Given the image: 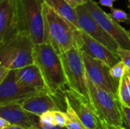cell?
Returning a JSON list of instances; mask_svg holds the SVG:
<instances>
[{"instance_id": "cell-1", "label": "cell", "mask_w": 130, "mask_h": 129, "mask_svg": "<svg viewBox=\"0 0 130 129\" xmlns=\"http://www.w3.org/2000/svg\"><path fill=\"white\" fill-rule=\"evenodd\" d=\"M34 61L43 76L46 89L50 94H58L68 85L61 56L47 43L34 45Z\"/></svg>"}, {"instance_id": "cell-2", "label": "cell", "mask_w": 130, "mask_h": 129, "mask_svg": "<svg viewBox=\"0 0 130 129\" xmlns=\"http://www.w3.org/2000/svg\"><path fill=\"white\" fill-rule=\"evenodd\" d=\"M43 42L50 43L59 55L67 52L76 45L75 30L65 18L47 4H43Z\"/></svg>"}, {"instance_id": "cell-3", "label": "cell", "mask_w": 130, "mask_h": 129, "mask_svg": "<svg viewBox=\"0 0 130 129\" xmlns=\"http://www.w3.org/2000/svg\"><path fill=\"white\" fill-rule=\"evenodd\" d=\"M34 47L30 36L19 32L7 42L0 44V66L16 70L34 64Z\"/></svg>"}, {"instance_id": "cell-4", "label": "cell", "mask_w": 130, "mask_h": 129, "mask_svg": "<svg viewBox=\"0 0 130 129\" xmlns=\"http://www.w3.org/2000/svg\"><path fill=\"white\" fill-rule=\"evenodd\" d=\"M60 56L69 90L78 94L92 105L88 77L81 51L75 46Z\"/></svg>"}, {"instance_id": "cell-5", "label": "cell", "mask_w": 130, "mask_h": 129, "mask_svg": "<svg viewBox=\"0 0 130 129\" xmlns=\"http://www.w3.org/2000/svg\"><path fill=\"white\" fill-rule=\"evenodd\" d=\"M43 0H18L19 30L27 33L34 45L43 42Z\"/></svg>"}, {"instance_id": "cell-6", "label": "cell", "mask_w": 130, "mask_h": 129, "mask_svg": "<svg viewBox=\"0 0 130 129\" xmlns=\"http://www.w3.org/2000/svg\"><path fill=\"white\" fill-rule=\"evenodd\" d=\"M88 84L91 94L92 106L100 122L117 127H123L121 103L106 90L94 84L88 78Z\"/></svg>"}, {"instance_id": "cell-7", "label": "cell", "mask_w": 130, "mask_h": 129, "mask_svg": "<svg viewBox=\"0 0 130 129\" xmlns=\"http://www.w3.org/2000/svg\"><path fill=\"white\" fill-rule=\"evenodd\" d=\"M84 6L102 28L117 41L120 47L130 49L129 31L120 26L110 14L101 9L95 1L88 0Z\"/></svg>"}, {"instance_id": "cell-8", "label": "cell", "mask_w": 130, "mask_h": 129, "mask_svg": "<svg viewBox=\"0 0 130 129\" xmlns=\"http://www.w3.org/2000/svg\"><path fill=\"white\" fill-rule=\"evenodd\" d=\"M81 52L88 79L114 97L118 98V86L110 75V67L101 60L92 58L85 52Z\"/></svg>"}, {"instance_id": "cell-9", "label": "cell", "mask_w": 130, "mask_h": 129, "mask_svg": "<svg viewBox=\"0 0 130 129\" xmlns=\"http://www.w3.org/2000/svg\"><path fill=\"white\" fill-rule=\"evenodd\" d=\"M75 47L91 57L101 60L110 67L120 61L117 53L111 51L104 44L81 30H78L76 33Z\"/></svg>"}, {"instance_id": "cell-10", "label": "cell", "mask_w": 130, "mask_h": 129, "mask_svg": "<svg viewBox=\"0 0 130 129\" xmlns=\"http://www.w3.org/2000/svg\"><path fill=\"white\" fill-rule=\"evenodd\" d=\"M75 11L80 30L104 44L111 51L117 53V49L120 46L117 41L102 28L85 7L84 5L79 6L75 8Z\"/></svg>"}, {"instance_id": "cell-11", "label": "cell", "mask_w": 130, "mask_h": 129, "mask_svg": "<svg viewBox=\"0 0 130 129\" xmlns=\"http://www.w3.org/2000/svg\"><path fill=\"white\" fill-rule=\"evenodd\" d=\"M41 93L21 84L17 79L15 70H11L0 82V106L11 103H21L24 100Z\"/></svg>"}, {"instance_id": "cell-12", "label": "cell", "mask_w": 130, "mask_h": 129, "mask_svg": "<svg viewBox=\"0 0 130 129\" xmlns=\"http://www.w3.org/2000/svg\"><path fill=\"white\" fill-rule=\"evenodd\" d=\"M59 94L41 92L22 101L20 104L24 109L33 114L40 116L48 111H66V103L62 102Z\"/></svg>"}, {"instance_id": "cell-13", "label": "cell", "mask_w": 130, "mask_h": 129, "mask_svg": "<svg viewBox=\"0 0 130 129\" xmlns=\"http://www.w3.org/2000/svg\"><path fill=\"white\" fill-rule=\"evenodd\" d=\"M19 32L17 5L7 1H0V44Z\"/></svg>"}, {"instance_id": "cell-14", "label": "cell", "mask_w": 130, "mask_h": 129, "mask_svg": "<svg viewBox=\"0 0 130 129\" xmlns=\"http://www.w3.org/2000/svg\"><path fill=\"white\" fill-rule=\"evenodd\" d=\"M0 117L26 129H31L40 119L39 116L26 111L18 103L1 105Z\"/></svg>"}, {"instance_id": "cell-15", "label": "cell", "mask_w": 130, "mask_h": 129, "mask_svg": "<svg viewBox=\"0 0 130 129\" xmlns=\"http://www.w3.org/2000/svg\"><path fill=\"white\" fill-rule=\"evenodd\" d=\"M66 95L69 97L72 106L87 128H94L101 125L94 109L88 101L78 94L70 90L66 91Z\"/></svg>"}, {"instance_id": "cell-16", "label": "cell", "mask_w": 130, "mask_h": 129, "mask_svg": "<svg viewBox=\"0 0 130 129\" xmlns=\"http://www.w3.org/2000/svg\"><path fill=\"white\" fill-rule=\"evenodd\" d=\"M15 73L18 81L21 84L34 88L40 92L48 91L41 72L36 64L34 63L16 69Z\"/></svg>"}, {"instance_id": "cell-17", "label": "cell", "mask_w": 130, "mask_h": 129, "mask_svg": "<svg viewBox=\"0 0 130 129\" xmlns=\"http://www.w3.org/2000/svg\"><path fill=\"white\" fill-rule=\"evenodd\" d=\"M52 9L65 18L75 30H80L75 9L72 8L65 0H43Z\"/></svg>"}, {"instance_id": "cell-18", "label": "cell", "mask_w": 130, "mask_h": 129, "mask_svg": "<svg viewBox=\"0 0 130 129\" xmlns=\"http://www.w3.org/2000/svg\"><path fill=\"white\" fill-rule=\"evenodd\" d=\"M65 100L66 103V125L68 129H88L82 123L79 116L72 106L69 97L65 95Z\"/></svg>"}, {"instance_id": "cell-19", "label": "cell", "mask_w": 130, "mask_h": 129, "mask_svg": "<svg viewBox=\"0 0 130 129\" xmlns=\"http://www.w3.org/2000/svg\"><path fill=\"white\" fill-rule=\"evenodd\" d=\"M117 95L122 105L130 106V75L128 71L119 83Z\"/></svg>"}, {"instance_id": "cell-20", "label": "cell", "mask_w": 130, "mask_h": 129, "mask_svg": "<svg viewBox=\"0 0 130 129\" xmlns=\"http://www.w3.org/2000/svg\"><path fill=\"white\" fill-rule=\"evenodd\" d=\"M127 71L128 70L126 65L122 61L118 62L113 66L110 68V75L117 86H119V83L121 78L125 75Z\"/></svg>"}, {"instance_id": "cell-21", "label": "cell", "mask_w": 130, "mask_h": 129, "mask_svg": "<svg viewBox=\"0 0 130 129\" xmlns=\"http://www.w3.org/2000/svg\"><path fill=\"white\" fill-rule=\"evenodd\" d=\"M113 19H114L118 23L127 22L129 21V14L120 8H112L110 14H109Z\"/></svg>"}, {"instance_id": "cell-22", "label": "cell", "mask_w": 130, "mask_h": 129, "mask_svg": "<svg viewBox=\"0 0 130 129\" xmlns=\"http://www.w3.org/2000/svg\"><path fill=\"white\" fill-rule=\"evenodd\" d=\"M40 119L39 122L40 124L44 125H50L53 126L56 125L55 122V116H54V111H48L39 116Z\"/></svg>"}, {"instance_id": "cell-23", "label": "cell", "mask_w": 130, "mask_h": 129, "mask_svg": "<svg viewBox=\"0 0 130 129\" xmlns=\"http://www.w3.org/2000/svg\"><path fill=\"white\" fill-rule=\"evenodd\" d=\"M117 54L124 65H126L127 70L130 71V49L119 47L117 49Z\"/></svg>"}, {"instance_id": "cell-24", "label": "cell", "mask_w": 130, "mask_h": 129, "mask_svg": "<svg viewBox=\"0 0 130 129\" xmlns=\"http://www.w3.org/2000/svg\"><path fill=\"white\" fill-rule=\"evenodd\" d=\"M123 128L130 129V106H126L121 104Z\"/></svg>"}, {"instance_id": "cell-25", "label": "cell", "mask_w": 130, "mask_h": 129, "mask_svg": "<svg viewBox=\"0 0 130 129\" xmlns=\"http://www.w3.org/2000/svg\"><path fill=\"white\" fill-rule=\"evenodd\" d=\"M56 125L61 127H66V114L64 111H54Z\"/></svg>"}, {"instance_id": "cell-26", "label": "cell", "mask_w": 130, "mask_h": 129, "mask_svg": "<svg viewBox=\"0 0 130 129\" xmlns=\"http://www.w3.org/2000/svg\"><path fill=\"white\" fill-rule=\"evenodd\" d=\"M72 8L75 9L79 6L85 5L88 0H65Z\"/></svg>"}, {"instance_id": "cell-27", "label": "cell", "mask_w": 130, "mask_h": 129, "mask_svg": "<svg viewBox=\"0 0 130 129\" xmlns=\"http://www.w3.org/2000/svg\"><path fill=\"white\" fill-rule=\"evenodd\" d=\"M31 129H68L66 127H61L58 125H53V126H50V125H44L40 123V122H37Z\"/></svg>"}, {"instance_id": "cell-28", "label": "cell", "mask_w": 130, "mask_h": 129, "mask_svg": "<svg viewBox=\"0 0 130 129\" xmlns=\"http://www.w3.org/2000/svg\"><path fill=\"white\" fill-rule=\"evenodd\" d=\"M11 70L5 68V67H3V66H0V82L2 81L8 75V74L9 73Z\"/></svg>"}, {"instance_id": "cell-29", "label": "cell", "mask_w": 130, "mask_h": 129, "mask_svg": "<svg viewBox=\"0 0 130 129\" xmlns=\"http://www.w3.org/2000/svg\"><path fill=\"white\" fill-rule=\"evenodd\" d=\"M116 0H99V3L105 7L110 8H113V3Z\"/></svg>"}, {"instance_id": "cell-30", "label": "cell", "mask_w": 130, "mask_h": 129, "mask_svg": "<svg viewBox=\"0 0 130 129\" xmlns=\"http://www.w3.org/2000/svg\"><path fill=\"white\" fill-rule=\"evenodd\" d=\"M10 125H11L10 122H8V120H6V119H5L3 118H1L0 117V129L6 128Z\"/></svg>"}, {"instance_id": "cell-31", "label": "cell", "mask_w": 130, "mask_h": 129, "mask_svg": "<svg viewBox=\"0 0 130 129\" xmlns=\"http://www.w3.org/2000/svg\"><path fill=\"white\" fill-rule=\"evenodd\" d=\"M101 122V125H102L104 129H123V128H117V127L110 125L105 122Z\"/></svg>"}, {"instance_id": "cell-32", "label": "cell", "mask_w": 130, "mask_h": 129, "mask_svg": "<svg viewBox=\"0 0 130 129\" xmlns=\"http://www.w3.org/2000/svg\"><path fill=\"white\" fill-rule=\"evenodd\" d=\"M5 129H26L24 128H23V127H21V126H20V125H13V124H11V125H10L8 127H7Z\"/></svg>"}, {"instance_id": "cell-33", "label": "cell", "mask_w": 130, "mask_h": 129, "mask_svg": "<svg viewBox=\"0 0 130 129\" xmlns=\"http://www.w3.org/2000/svg\"><path fill=\"white\" fill-rule=\"evenodd\" d=\"M0 1H7V2H9L12 4H14L17 5V2H18V0H0Z\"/></svg>"}, {"instance_id": "cell-34", "label": "cell", "mask_w": 130, "mask_h": 129, "mask_svg": "<svg viewBox=\"0 0 130 129\" xmlns=\"http://www.w3.org/2000/svg\"><path fill=\"white\" fill-rule=\"evenodd\" d=\"M127 6H128L129 11V21H130V0H127ZM128 31H129V36H130V27H129V30Z\"/></svg>"}, {"instance_id": "cell-35", "label": "cell", "mask_w": 130, "mask_h": 129, "mask_svg": "<svg viewBox=\"0 0 130 129\" xmlns=\"http://www.w3.org/2000/svg\"><path fill=\"white\" fill-rule=\"evenodd\" d=\"M91 129H104V128H103V127H102V125H99V126H98L97 128H91Z\"/></svg>"}, {"instance_id": "cell-36", "label": "cell", "mask_w": 130, "mask_h": 129, "mask_svg": "<svg viewBox=\"0 0 130 129\" xmlns=\"http://www.w3.org/2000/svg\"><path fill=\"white\" fill-rule=\"evenodd\" d=\"M129 75H130V71H129Z\"/></svg>"}, {"instance_id": "cell-37", "label": "cell", "mask_w": 130, "mask_h": 129, "mask_svg": "<svg viewBox=\"0 0 130 129\" xmlns=\"http://www.w3.org/2000/svg\"><path fill=\"white\" fill-rule=\"evenodd\" d=\"M123 129H124V128H123Z\"/></svg>"}]
</instances>
